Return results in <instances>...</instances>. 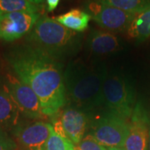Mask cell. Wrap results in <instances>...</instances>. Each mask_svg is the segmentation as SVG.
<instances>
[{
	"label": "cell",
	"instance_id": "1",
	"mask_svg": "<svg viewBox=\"0 0 150 150\" xmlns=\"http://www.w3.org/2000/svg\"><path fill=\"white\" fill-rule=\"evenodd\" d=\"M7 60L13 74L36 93L46 117L53 116L64 106V73L55 58L28 43L13 48Z\"/></svg>",
	"mask_w": 150,
	"mask_h": 150
},
{
	"label": "cell",
	"instance_id": "2",
	"mask_svg": "<svg viewBox=\"0 0 150 150\" xmlns=\"http://www.w3.org/2000/svg\"><path fill=\"white\" fill-rule=\"evenodd\" d=\"M107 75L106 68L101 65L83 60L71 62L64 73L66 98L85 112L101 107Z\"/></svg>",
	"mask_w": 150,
	"mask_h": 150
},
{
	"label": "cell",
	"instance_id": "3",
	"mask_svg": "<svg viewBox=\"0 0 150 150\" xmlns=\"http://www.w3.org/2000/svg\"><path fill=\"white\" fill-rule=\"evenodd\" d=\"M26 40L28 44L58 59L76 52L80 47L82 35L63 26L54 18L43 15L28 34Z\"/></svg>",
	"mask_w": 150,
	"mask_h": 150
},
{
	"label": "cell",
	"instance_id": "4",
	"mask_svg": "<svg viewBox=\"0 0 150 150\" xmlns=\"http://www.w3.org/2000/svg\"><path fill=\"white\" fill-rule=\"evenodd\" d=\"M103 100L110 112L129 120L135 107L132 88L121 76L108 74L103 87Z\"/></svg>",
	"mask_w": 150,
	"mask_h": 150
},
{
	"label": "cell",
	"instance_id": "5",
	"mask_svg": "<svg viewBox=\"0 0 150 150\" xmlns=\"http://www.w3.org/2000/svg\"><path fill=\"white\" fill-rule=\"evenodd\" d=\"M2 83L23 117L33 120H43L47 118L42 111L40 100L36 93L15 74H5Z\"/></svg>",
	"mask_w": 150,
	"mask_h": 150
},
{
	"label": "cell",
	"instance_id": "6",
	"mask_svg": "<svg viewBox=\"0 0 150 150\" xmlns=\"http://www.w3.org/2000/svg\"><path fill=\"white\" fill-rule=\"evenodd\" d=\"M129 134V120L109 112L95 120L89 134L107 149L124 147Z\"/></svg>",
	"mask_w": 150,
	"mask_h": 150
},
{
	"label": "cell",
	"instance_id": "7",
	"mask_svg": "<svg viewBox=\"0 0 150 150\" xmlns=\"http://www.w3.org/2000/svg\"><path fill=\"white\" fill-rule=\"evenodd\" d=\"M84 8L98 25L111 32L127 31L137 15L92 0L86 1Z\"/></svg>",
	"mask_w": 150,
	"mask_h": 150
},
{
	"label": "cell",
	"instance_id": "8",
	"mask_svg": "<svg viewBox=\"0 0 150 150\" xmlns=\"http://www.w3.org/2000/svg\"><path fill=\"white\" fill-rule=\"evenodd\" d=\"M53 127L50 123L41 120L23 122L12 131L17 144L25 150H44Z\"/></svg>",
	"mask_w": 150,
	"mask_h": 150
},
{
	"label": "cell",
	"instance_id": "9",
	"mask_svg": "<svg viewBox=\"0 0 150 150\" xmlns=\"http://www.w3.org/2000/svg\"><path fill=\"white\" fill-rule=\"evenodd\" d=\"M40 17V13L28 12L0 14V40L10 43L26 36Z\"/></svg>",
	"mask_w": 150,
	"mask_h": 150
},
{
	"label": "cell",
	"instance_id": "10",
	"mask_svg": "<svg viewBox=\"0 0 150 150\" xmlns=\"http://www.w3.org/2000/svg\"><path fill=\"white\" fill-rule=\"evenodd\" d=\"M150 121L144 107L136 103L129 119V134L125 141L126 150H149Z\"/></svg>",
	"mask_w": 150,
	"mask_h": 150
},
{
	"label": "cell",
	"instance_id": "11",
	"mask_svg": "<svg viewBox=\"0 0 150 150\" xmlns=\"http://www.w3.org/2000/svg\"><path fill=\"white\" fill-rule=\"evenodd\" d=\"M60 115L66 137L74 145L79 144L84 137L88 123L85 111L79 108L69 107L60 109Z\"/></svg>",
	"mask_w": 150,
	"mask_h": 150
},
{
	"label": "cell",
	"instance_id": "12",
	"mask_svg": "<svg viewBox=\"0 0 150 150\" xmlns=\"http://www.w3.org/2000/svg\"><path fill=\"white\" fill-rule=\"evenodd\" d=\"M21 112L0 81V129L11 132L22 121Z\"/></svg>",
	"mask_w": 150,
	"mask_h": 150
},
{
	"label": "cell",
	"instance_id": "13",
	"mask_svg": "<svg viewBox=\"0 0 150 150\" xmlns=\"http://www.w3.org/2000/svg\"><path fill=\"white\" fill-rule=\"evenodd\" d=\"M87 48L95 54H108L118 51L122 43L120 38L110 31L94 29L86 40Z\"/></svg>",
	"mask_w": 150,
	"mask_h": 150
},
{
	"label": "cell",
	"instance_id": "14",
	"mask_svg": "<svg viewBox=\"0 0 150 150\" xmlns=\"http://www.w3.org/2000/svg\"><path fill=\"white\" fill-rule=\"evenodd\" d=\"M54 20L74 32H83L88 27L91 16L85 11L73 8L69 12L54 18Z\"/></svg>",
	"mask_w": 150,
	"mask_h": 150
},
{
	"label": "cell",
	"instance_id": "15",
	"mask_svg": "<svg viewBox=\"0 0 150 150\" xmlns=\"http://www.w3.org/2000/svg\"><path fill=\"white\" fill-rule=\"evenodd\" d=\"M129 38L143 42L150 37V7L137 14L127 30Z\"/></svg>",
	"mask_w": 150,
	"mask_h": 150
},
{
	"label": "cell",
	"instance_id": "16",
	"mask_svg": "<svg viewBox=\"0 0 150 150\" xmlns=\"http://www.w3.org/2000/svg\"><path fill=\"white\" fill-rule=\"evenodd\" d=\"M123 11L139 14L150 7V0H92Z\"/></svg>",
	"mask_w": 150,
	"mask_h": 150
},
{
	"label": "cell",
	"instance_id": "17",
	"mask_svg": "<svg viewBox=\"0 0 150 150\" xmlns=\"http://www.w3.org/2000/svg\"><path fill=\"white\" fill-rule=\"evenodd\" d=\"M41 7L34 5L27 0H0V14L17 12L39 13Z\"/></svg>",
	"mask_w": 150,
	"mask_h": 150
},
{
	"label": "cell",
	"instance_id": "18",
	"mask_svg": "<svg viewBox=\"0 0 150 150\" xmlns=\"http://www.w3.org/2000/svg\"><path fill=\"white\" fill-rule=\"evenodd\" d=\"M44 150H75V145L69 139L59 136L52 129Z\"/></svg>",
	"mask_w": 150,
	"mask_h": 150
},
{
	"label": "cell",
	"instance_id": "19",
	"mask_svg": "<svg viewBox=\"0 0 150 150\" xmlns=\"http://www.w3.org/2000/svg\"><path fill=\"white\" fill-rule=\"evenodd\" d=\"M75 150H108V149L100 144L92 135L88 134L79 144L75 145Z\"/></svg>",
	"mask_w": 150,
	"mask_h": 150
},
{
	"label": "cell",
	"instance_id": "20",
	"mask_svg": "<svg viewBox=\"0 0 150 150\" xmlns=\"http://www.w3.org/2000/svg\"><path fill=\"white\" fill-rule=\"evenodd\" d=\"M0 150H18V145L8 132L0 129Z\"/></svg>",
	"mask_w": 150,
	"mask_h": 150
},
{
	"label": "cell",
	"instance_id": "21",
	"mask_svg": "<svg viewBox=\"0 0 150 150\" xmlns=\"http://www.w3.org/2000/svg\"><path fill=\"white\" fill-rule=\"evenodd\" d=\"M60 0H46L47 4V8L48 12H53L54 11L59 5Z\"/></svg>",
	"mask_w": 150,
	"mask_h": 150
},
{
	"label": "cell",
	"instance_id": "22",
	"mask_svg": "<svg viewBox=\"0 0 150 150\" xmlns=\"http://www.w3.org/2000/svg\"><path fill=\"white\" fill-rule=\"evenodd\" d=\"M27 1H28L29 3H31L33 4H34V5L42 7V5H43V4L44 3L45 0H27Z\"/></svg>",
	"mask_w": 150,
	"mask_h": 150
},
{
	"label": "cell",
	"instance_id": "23",
	"mask_svg": "<svg viewBox=\"0 0 150 150\" xmlns=\"http://www.w3.org/2000/svg\"><path fill=\"white\" fill-rule=\"evenodd\" d=\"M108 150H126L124 149V147H121V148H110L108 149Z\"/></svg>",
	"mask_w": 150,
	"mask_h": 150
},
{
	"label": "cell",
	"instance_id": "24",
	"mask_svg": "<svg viewBox=\"0 0 150 150\" xmlns=\"http://www.w3.org/2000/svg\"><path fill=\"white\" fill-rule=\"evenodd\" d=\"M149 150H150V130H149Z\"/></svg>",
	"mask_w": 150,
	"mask_h": 150
}]
</instances>
